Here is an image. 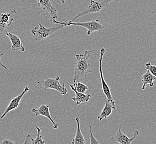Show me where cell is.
<instances>
[{
  "instance_id": "e0dca14e",
  "label": "cell",
  "mask_w": 156,
  "mask_h": 144,
  "mask_svg": "<svg viewBox=\"0 0 156 144\" xmlns=\"http://www.w3.org/2000/svg\"><path fill=\"white\" fill-rule=\"evenodd\" d=\"M141 77L142 82L143 83L142 90H144L146 89L147 84H149L151 87H153L154 86L153 81H156V78L149 70H147V72L141 75Z\"/></svg>"
},
{
  "instance_id": "603a6c76",
  "label": "cell",
  "mask_w": 156,
  "mask_h": 144,
  "mask_svg": "<svg viewBox=\"0 0 156 144\" xmlns=\"http://www.w3.org/2000/svg\"><path fill=\"white\" fill-rule=\"evenodd\" d=\"M60 2H62V4H64V3H65V2H66V0H60Z\"/></svg>"
},
{
  "instance_id": "277c9868",
  "label": "cell",
  "mask_w": 156,
  "mask_h": 144,
  "mask_svg": "<svg viewBox=\"0 0 156 144\" xmlns=\"http://www.w3.org/2000/svg\"><path fill=\"white\" fill-rule=\"evenodd\" d=\"M44 79L37 81L39 85L44 88V90L48 89H51L58 91L62 95H65L68 93V89L65 87V84H60V77L57 76L54 78H47L43 74Z\"/></svg>"
},
{
  "instance_id": "4fadbf2b",
  "label": "cell",
  "mask_w": 156,
  "mask_h": 144,
  "mask_svg": "<svg viewBox=\"0 0 156 144\" xmlns=\"http://www.w3.org/2000/svg\"><path fill=\"white\" fill-rule=\"evenodd\" d=\"M6 36L9 38L11 42V49L13 51H21L23 52L26 51L20 38L18 36L11 32H7Z\"/></svg>"
},
{
  "instance_id": "52a82bcc",
  "label": "cell",
  "mask_w": 156,
  "mask_h": 144,
  "mask_svg": "<svg viewBox=\"0 0 156 144\" xmlns=\"http://www.w3.org/2000/svg\"><path fill=\"white\" fill-rule=\"evenodd\" d=\"M139 134L140 133L138 130H135L132 138H129L121 131V129H119L116 133L111 137V140L121 144H130L138 137Z\"/></svg>"
},
{
  "instance_id": "7c38bea8",
  "label": "cell",
  "mask_w": 156,
  "mask_h": 144,
  "mask_svg": "<svg viewBox=\"0 0 156 144\" xmlns=\"http://www.w3.org/2000/svg\"><path fill=\"white\" fill-rule=\"evenodd\" d=\"M116 109L114 100H109L105 97V104L102 111L98 117V119L101 121L103 119H106L112 113V111Z\"/></svg>"
},
{
  "instance_id": "d6986e66",
  "label": "cell",
  "mask_w": 156,
  "mask_h": 144,
  "mask_svg": "<svg viewBox=\"0 0 156 144\" xmlns=\"http://www.w3.org/2000/svg\"><path fill=\"white\" fill-rule=\"evenodd\" d=\"M146 69L149 70L152 73V75H154L156 78V66L152 65L150 62L146 63Z\"/></svg>"
},
{
  "instance_id": "44dd1931",
  "label": "cell",
  "mask_w": 156,
  "mask_h": 144,
  "mask_svg": "<svg viewBox=\"0 0 156 144\" xmlns=\"http://www.w3.org/2000/svg\"><path fill=\"white\" fill-rule=\"evenodd\" d=\"M0 144H15L13 141H12L11 140L9 139H5L2 141H0Z\"/></svg>"
},
{
  "instance_id": "ffe728a7",
  "label": "cell",
  "mask_w": 156,
  "mask_h": 144,
  "mask_svg": "<svg viewBox=\"0 0 156 144\" xmlns=\"http://www.w3.org/2000/svg\"><path fill=\"white\" fill-rule=\"evenodd\" d=\"M92 128H93V126H91V125L89 126V133H90V144H99L100 142L99 141H98L96 139L94 138V136L93 131H92Z\"/></svg>"
},
{
  "instance_id": "7402d4cb",
  "label": "cell",
  "mask_w": 156,
  "mask_h": 144,
  "mask_svg": "<svg viewBox=\"0 0 156 144\" xmlns=\"http://www.w3.org/2000/svg\"><path fill=\"white\" fill-rule=\"evenodd\" d=\"M5 52H3V53H1L0 54V67H2L4 69H6V70H7V67L5 66L4 64H3V63L2 62V60H1V57L3 56V55L5 54Z\"/></svg>"
},
{
  "instance_id": "9c48e42d",
  "label": "cell",
  "mask_w": 156,
  "mask_h": 144,
  "mask_svg": "<svg viewBox=\"0 0 156 144\" xmlns=\"http://www.w3.org/2000/svg\"><path fill=\"white\" fill-rule=\"evenodd\" d=\"M16 12V9H12L9 12L0 14V32H2L6 28L12 24L14 20L13 16Z\"/></svg>"
},
{
  "instance_id": "8fae6325",
  "label": "cell",
  "mask_w": 156,
  "mask_h": 144,
  "mask_svg": "<svg viewBox=\"0 0 156 144\" xmlns=\"http://www.w3.org/2000/svg\"><path fill=\"white\" fill-rule=\"evenodd\" d=\"M38 5L46 12H48L52 19L58 18L57 10L51 3V0H36Z\"/></svg>"
},
{
  "instance_id": "9a60e30c",
  "label": "cell",
  "mask_w": 156,
  "mask_h": 144,
  "mask_svg": "<svg viewBox=\"0 0 156 144\" xmlns=\"http://www.w3.org/2000/svg\"><path fill=\"white\" fill-rule=\"evenodd\" d=\"M34 126L37 130V135L36 138L33 139L30 134H28L26 136V139L24 142V144H45V141L43 140L42 135L41 134V132L42 129L39 128L37 125H34Z\"/></svg>"
},
{
  "instance_id": "5b68a950",
  "label": "cell",
  "mask_w": 156,
  "mask_h": 144,
  "mask_svg": "<svg viewBox=\"0 0 156 144\" xmlns=\"http://www.w3.org/2000/svg\"><path fill=\"white\" fill-rule=\"evenodd\" d=\"M113 1L114 0H98L97 1L94 0H91L90 5L88 6L87 9H86L83 11L80 12L79 14H78V15L76 16L75 17H74L72 21H75L78 18L85 15L100 12L105 7L108 5L109 3Z\"/></svg>"
},
{
  "instance_id": "30bf717a",
  "label": "cell",
  "mask_w": 156,
  "mask_h": 144,
  "mask_svg": "<svg viewBox=\"0 0 156 144\" xmlns=\"http://www.w3.org/2000/svg\"><path fill=\"white\" fill-rule=\"evenodd\" d=\"M29 90H30V88L28 87H26L24 88L23 91L19 95L16 96L14 98H13L11 100V102H9V104L7 106V107L6 108L5 112L1 115V118L3 119V117H5L9 112L12 111V110H15L17 108H18L22 98L24 96V94L28 92Z\"/></svg>"
},
{
  "instance_id": "ac0fdd59",
  "label": "cell",
  "mask_w": 156,
  "mask_h": 144,
  "mask_svg": "<svg viewBox=\"0 0 156 144\" xmlns=\"http://www.w3.org/2000/svg\"><path fill=\"white\" fill-rule=\"evenodd\" d=\"M70 87L72 90H75L78 92L84 94H85L88 90V87L87 85L80 82L79 81L74 82L73 84H70Z\"/></svg>"
},
{
  "instance_id": "8992f818",
  "label": "cell",
  "mask_w": 156,
  "mask_h": 144,
  "mask_svg": "<svg viewBox=\"0 0 156 144\" xmlns=\"http://www.w3.org/2000/svg\"><path fill=\"white\" fill-rule=\"evenodd\" d=\"M106 49L105 48L102 47L100 50V56H99V74H100V78L101 81V85H102V92L105 95V97L109 100H114L112 95L111 94L110 89L108 85V84L106 83L105 81L104 74H103V70H102V60L104 56L105 53Z\"/></svg>"
},
{
  "instance_id": "7a4b0ae2",
  "label": "cell",
  "mask_w": 156,
  "mask_h": 144,
  "mask_svg": "<svg viewBox=\"0 0 156 144\" xmlns=\"http://www.w3.org/2000/svg\"><path fill=\"white\" fill-rule=\"evenodd\" d=\"M52 22L54 24H63L64 26H78L85 28L87 30V34L90 36L94 32H101L105 29V27L100 23L99 19L94 20L92 21L85 22H74L73 21H70L68 22H59L54 19H52Z\"/></svg>"
},
{
  "instance_id": "2e32d148",
  "label": "cell",
  "mask_w": 156,
  "mask_h": 144,
  "mask_svg": "<svg viewBox=\"0 0 156 144\" xmlns=\"http://www.w3.org/2000/svg\"><path fill=\"white\" fill-rule=\"evenodd\" d=\"M75 93V96L72 98L74 102H75V105H80L81 104H87L91 99L92 96L90 94H85L84 93H79L77 91L73 90Z\"/></svg>"
},
{
  "instance_id": "ba28073f",
  "label": "cell",
  "mask_w": 156,
  "mask_h": 144,
  "mask_svg": "<svg viewBox=\"0 0 156 144\" xmlns=\"http://www.w3.org/2000/svg\"><path fill=\"white\" fill-rule=\"evenodd\" d=\"M32 112L34 114L35 116H39L41 115L43 117H45L49 119L51 121L53 125V128L54 129H57L59 126V124L55 122L53 119H52L51 115L49 111V105L46 104H42L39 108L36 109L33 108L32 109Z\"/></svg>"
},
{
  "instance_id": "5bb4252c",
  "label": "cell",
  "mask_w": 156,
  "mask_h": 144,
  "mask_svg": "<svg viewBox=\"0 0 156 144\" xmlns=\"http://www.w3.org/2000/svg\"><path fill=\"white\" fill-rule=\"evenodd\" d=\"M75 121L77 125L76 128V132L75 134V137L73 139L72 141V144H86V140L84 138V135L81 133V129H80V118L76 117L75 118Z\"/></svg>"
},
{
  "instance_id": "6da1fadb",
  "label": "cell",
  "mask_w": 156,
  "mask_h": 144,
  "mask_svg": "<svg viewBox=\"0 0 156 144\" xmlns=\"http://www.w3.org/2000/svg\"><path fill=\"white\" fill-rule=\"evenodd\" d=\"M95 52V50L85 51L84 53L75 55L74 79L73 82L79 81L81 78L86 77L87 74L91 72L93 66L90 63L91 54Z\"/></svg>"
},
{
  "instance_id": "3957f363",
  "label": "cell",
  "mask_w": 156,
  "mask_h": 144,
  "mask_svg": "<svg viewBox=\"0 0 156 144\" xmlns=\"http://www.w3.org/2000/svg\"><path fill=\"white\" fill-rule=\"evenodd\" d=\"M64 27L66 26L63 24H57L54 27L46 28L44 27L41 23H39L33 28L30 32L34 37L33 41H39L47 38L48 37L51 35L53 33L63 29Z\"/></svg>"
}]
</instances>
